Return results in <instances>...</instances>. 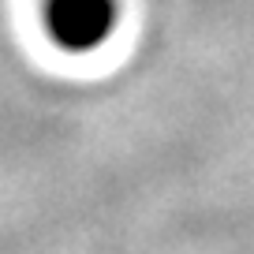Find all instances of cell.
<instances>
[{
  "label": "cell",
  "mask_w": 254,
  "mask_h": 254,
  "mask_svg": "<svg viewBox=\"0 0 254 254\" xmlns=\"http://www.w3.org/2000/svg\"><path fill=\"white\" fill-rule=\"evenodd\" d=\"M112 0H45V23L60 45L90 49L112 26Z\"/></svg>",
  "instance_id": "1"
}]
</instances>
